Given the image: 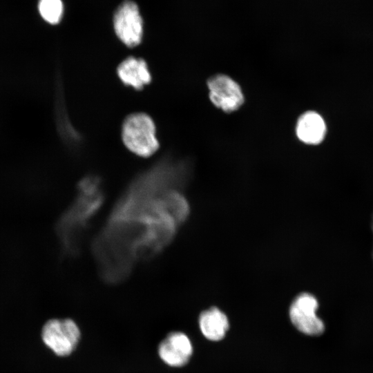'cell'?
Here are the masks:
<instances>
[{"mask_svg": "<svg viewBox=\"0 0 373 373\" xmlns=\"http://www.w3.org/2000/svg\"><path fill=\"white\" fill-rule=\"evenodd\" d=\"M173 174L153 165L126 187L93 244L102 277L125 278L134 265L167 246L186 220L189 207Z\"/></svg>", "mask_w": 373, "mask_h": 373, "instance_id": "6da1fadb", "label": "cell"}, {"mask_svg": "<svg viewBox=\"0 0 373 373\" xmlns=\"http://www.w3.org/2000/svg\"><path fill=\"white\" fill-rule=\"evenodd\" d=\"M77 189L75 200L59 224L61 238L70 251L77 249L83 230L99 211L104 198L101 180L96 175L84 178Z\"/></svg>", "mask_w": 373, "mask_h": 373, "instance_id": "7a4b0ae2", "label": "cell"}, {"mask_svg": "<svg viewBox=\"0 0 373 373\" xmlns=\"http://www.w3.org/2000/svg\"><path fill=\"white\" fill-rule=\"evenodd\" d=\"M122 138L130 151L142 157L151 156L160 146L155 123L144 113H132L125 118L122 126Z\"/></svg>", "mask_w": 373, "mask_h": 373, "instance_id": "3957f363", "label": "cell"}, {"mask_svg": "<svg viewBox=\"0 0 373 373\" xmlns=\"http://www.w3.org/2000/svg\"><path fill=\"white\" fill-rule=\"evenodd\" d=\"M39 334L44 347L58 357L71 354L80 338L78 325L69 318H50L46 320L41 324Z\"/></svg>", "mask_w": 373, "mask_h": 373, "instance_id": "277c9868", "label": "cell"}, {"mask_svg": "<svg viewBox=\"0 0 373 373\" xmlns=\"http://www.w3.org/2000/svg\"><path fill=\"white\" fill-rule=\"evenodd\" d=\"M318 307V301L313 295L307 293L298 295L289 308L291 323L300 332L305 334H321L324 332L325 326L316 315Z\"/></svg>", "mask_w": 373, "mask_h": 373, "instance_id": "5b68a950", "label": "cell"}, {"mask_svg": "<svg viewBox=\"0 0 373 373\" xmlns=\"http://www.w3.org/2000/svg\"><path fill=\"white\" fill-rule=\"evenodd\" d=\"M113 23L117 36L126 46L135 47L142 41L143 22L134 2H123L115 13Z\"/></svg>", "mask_w": 373, "mask_h": 373, "instance_id": "8992f818", "label": "cell"}, {"mask_svg": "<svg viewBox=\"0 0 373 373\" xmlns=\"http://www.w3.org/2000/svg\"><path fill=\"white\" fill-rule=\"evenodd\" d=\"M209 99L217 108L226 113L238 110L244 102L239 84L229 76L217 74L207 80Z\"/></svg>", "mask_w": 373, "mask_h": 373, "instance_id": "52a82bcc", "label": "cell"}, {"mask_svg": "<svg viewBox=\"0 0 373 373\" xmlns=\"http://www.w3.org/2000/svg\"><path fill=\"white\" fill-rule=\"evenodd\" d=\"M193 353L192 344L188 336L180 332L169 333L160 343V358L172 367H182L189 361Z\"/></svg>", "mask_w": 373, "mask_h": 373, "instance_id": "ba28073f", "label": "cell"}, {"mask_svg": "<svg viewBox=\"0 0 373 373\" xmlns=\"http://www.w3.org/2000/svg\"><path fill=\"white\" fill-rule=\"evenodd\" d=\"M117 74L124 85L135 90H142L151 81V75L146 61L133 56L126 58L119 64Z\"/></svg>", "mask_w": 373, "mask_h": 373, "instance_id": "9c48e42d", "label": "cell"}, {"mask_svg": "<svg viewBox=\"0 0 373 373\" xmlns=\"http://www.w3.org/2000/svg\"><path fill=\"white\" fill-rule=\"evenodd\" d=\"M326 131L323 118L315 111H307L298 119L296 133L298 138L305 144L315 145L321 143Z\"/></svg>", "mask_w": 373, "mask_h": 373, "instance_id": "30bf717a", "label": "cell"}, {"mask_svg": "<svg viewBox=\"0 0 373 373\" xmlns=\"http://www.w3.org/2000/svg\"><path fill=\"white\" fill-rule=\"evenodd\" d=\"M199 325L202 334L207 339L220 341L229 329V321L222 312L217 307H211L200 314Z\"/></svg>", "mask_w": 373, "mask_h": 373, "instance_id": "8fae6325", "label": "cell"}, {"mask_svg": "<svg viewBox=\"0 0 373 373\" xmlns=\"http://www.w3.org/2000/svg\"><path fill=\"white\" fill-rule=\"evenodd\" d=\"M63 10V3L61 0L39 1V13L41 17L49 23H58L61 19Z\"/></svg>", "mask_w": 373, "mask_h": 373, "instance_id": "7c38bea8", "label": "cell"}, {"mask_svg": "<svg viewBox=\"0 0 373 373\" xmlns=\"http://www.w3.org/2000/svg\"><path fill=\"white\" fill-rule=\"evenodd\" d=\"M372 230H373V218H372Z\"/></svg>", "mask_w": 373, "mask_h": 373, "instance_id": "4fadbf2b", "label": "cell"}]
</instances>
